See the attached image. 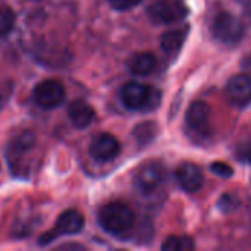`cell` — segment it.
I'll list each match as a JSON object with an SVG mask.
<instances>
[{"label": "cell", "instance_id": "15", "mask_svg": "<svg viewBox=\"0 0 251 251\" xmlns=\"http://www.w3.org/2000/svg\"><path fill=\"white\" fill-rule=\"evenodd\" d=\"M34 143H35V137H34L32 132L25 131V132L19 134V135L10 143L12 156H13V157H15V156H21L22 153L31 150L32 146H34Z\"/></svg>", "mask_w": 251, "mask_h": 251}, {"label": "cell", "instance_id": "8", "mask_svg": "<svg viewBox=\"0 0 251 251\" xmlns=\"http://www.w3.org/2000/svg\"><path fill=\"white\" fill-rule=\"evenodd\" d=\"M121 153V144L112 134L103 132L93 138L90 144V156L100 163H106L118 157Z\"/></svg>", "mask_w": 251, "mask_h": 251}, {"label": "cell", "instance_id": "5", "mask_svg": "<svg viewBox=\"0 0 251 251\" xmlns=\"http://www.w3.org/2000/svg\"><path fill=\"white\" fill-rule=\"evenodd\" d=\"M84 224H85L84 216L79 212H76V210H66L56 221L53 231L44 234L40 238V244L41 246L49 244L53 240H56V237H60V235H74V234H78V232L82 231Z\"/></svg>", "mask_w": 251, "mask_h": 251}, {"label": "cell", "instance_id": "3", "mask_svg": "<svg viewBox=\"0 0 251 251\" xmlns=\"http://www.w3.org/2000/svg\"><path fill=\"white\" fill-rule=\"evenodd\" d=\"M210 31L216 40L225 44H235L244 35V25L231 12L221 10L213 16L210 22Z\"/></svg>", "mask_w": 251, "mask_h": 251}, {"label": "cell", "instance_id": "6", "mask_svg": "<svg viewBox=\"0 0 251 251\" xmlns=\"http://www.w3.org/2000/svg\"><path fill=\"white\" fill-rule=\"evenodd\" d=\"M165 178L163 166L159 162H149L143 165L135 175V187L144 196H150L159 190Z\"/></svg>", "mask_w": 251, "mask_h": 251}, {"label": "cell", "instance_id": "10", "mask_svg": "<svg viewBox=\"0 0 251 251\" xmlns=\"http://www.w3.org/2000/svg\"><path fill=\"white\" fill-rule=\"evenodd\" d=\"M185 121L187 125L200 134H204L209 131V125H210V107L207 103L197 100L194 103L190 104L187 115H185Z\"/></svg>", "mask_w": 251, "mask_h": 251}, {"label": "cell", "instance_id": "14", "mask_svg": "<svg viewBox=\"0 0 251 251\" xmlns=\"http://www.w3.org/2000/svg\"><path fill=\"white\" fill-rule=\"evenodd\" d=\"M188 35V26L184 28H176L166 31L160 37V47L165 53L168 54H175L179 51V49L184 46V41Z\"/></svg>", "mask_w": 251, "mask_h": 251}, {"label": "cell", "instance_id": "24", "mask_svg": "<svg viewBox=\"0 0 251 251\" xmlns=\"http://www.w3.org/2000/svg\"><path fill=\"white\" fill-rule=\"evenodd\" d=\"M3 107V97H1V94H0V109Z\"/></svg>", "mask_w": 251, "mask_h": 251}, {"label": "cell", "instance_id": "22", "mask_svg": "<svg viewBox=\"0 0 251 251\" xmlns=\"http://www.w3.org/2000/svg\"><path fill=\"white\" fill-rule=\"evenodd\" d=\"M235 1L241 6L243 12L246 13V16L251 21V0H235Z\"/></svg>", "mask_w": 251, "mask_h": 251}, {"label": "cell", "instance_id": "21", "mask_svg": "<svg viewBox=\"0 0 251 251\" xmlns=\"http://www.w3.org/2000/svg\"><path fill=\"white\" fill-rule=\"evenodd\" d=\"M141 0H109L110 6L116 10H128L135 7Z\"/></svg>", "mask_w": 251, "mask_h": 251}, {"label": "cell", "instance_id": "23", "mask_svg": "<svg viewBox=\"0 0 251 251\" xmlns=\"http://www.w3.org/2000/svg\"><path fill=\"white\" fill-rule=\"evenodd\" d=\"M241 65H243L244 71H247L249 74H251V54H249V56H246V57L243 59Z\"/></svg>", "mask_w": 251, "mask_h": 251}, {"label": "cell", "instance_id": "2", "mask_svg": "<svg viewBox=\"0 0 251 251\" xmlns=\"http://www.w3.org/2000/svg\"><path fill=\"white\" fill-rule=\"evenodd\" d=\"M121 100L129 110L151 112L160 103V91L151 85L129 81L121 88Z\"/></svg>", "mask_w": 251, "mask_h": 251}, {"label": "cell", "instance_id": "7", "mask_svg": "<svg viewBox=\"0 0 251 251\" xmlns=\"http://www.w3.org/2000/svg\"><path fill=\"white\" fill-rule=\"evenodd\" d=\"M34 101L43 109L57 107L65 99V87L56 79L41 81L34 88Z\"/></svg>", "mask_w": 251, "mask_h": 251}, {"label": "cell", "instance_id": "12", "mask_svg": "<svg viewBox=\"0 0 251 251\" xmlns=\"http://www.w3.org/2000/svg\"><path fill=\"white\" fill-rule=\"evenodd\" d=\"M68 118L75 128H87L96 118L94 109L84 100H74L68 106Z\"/></svg>", "mask_w": 251, "mask_h": 251}, {"label": "cell", "instance_id": "11", "mask_svg": "<svg viewBox=\"0 0 251 251\" xmlns=\"http://www.w3.org/2000/svg\"><path fill=\"white\" fill-rule=\"evenodd\" d=\"M176 181L187 193H196L203 187V175L194 163H182L176 169Z\"/></svg>", "mask_w": 251, "mask_h": 251}, {"label": "cell", "instance_id": "16", "mask_svg": "<svg viewBox=\"0 0 251 251\" xmlns=\"http://www.w3.org/2000/svg\"><path fill=\"white\" fill-rule=\"evenodd\" d=\"M196 244L190 237H178V235H172L169 238L165 240V243L162 244V250L163 251H191L194 250Z\"/></svg>", "mask_w": 251, "mask_h": 251}, {"label": "cell", "instance_id": "9", "mask_svg": "<svg viewBox=\"0 0 251 251\" xmlns=\"http://www.w3.org/2000/svg\"><path fill=\"white\" fill-rule=\"evenodd\" d=\"M226 97L235 107H246L251 103V78L249 75H234L226 84Z\"/></svg>", "mask_w": 251, "mask_h": 251}, {"label": "cell", "instance_id": "19", "mask_svg": "<svg viewBox=\"0 0 251 251\" xmlns=\"http://www.w3.org/2000/svg\"><path fill=\"white\" fill-rule=\"evenodd\" d=\"M210 171L213 174H216L218 176H221V178H231L234 175L232 168L228 163H224V162H213L210 165Z\"/></svg>", "mask_w": 251, "mask_h": 251}, {"label": "cell", "instance_id": "18", "mask_svg": "<svg viewBox=\"0 0 251 251\" xmlns=\"http://www.w3.org/2000/svg\"><path fill=\"white\" fill-rule=\"evenodd\" d=\"M237 157L238 160L251 163V137L246 138L237 146Z\"/></svg>", "mask_w": 251, "mask_h": 251}, {"label": "cell", "instance_id": "13", "mask_svg": "<svg viewBox=\"0 0 251 251\" xmlns=\"http://www.w3.org/2000/svg\"><path fill=\"white\" fill-rule=\"evenodd\" d=\"M156 57L153 53L149 51H140L131 56L128 60V69L132 75L137 76H146L150 75L156 69Z\"/></svg>", "mask_w": 251, "mask_h": 251}, {"label": "cell", "instance_id": "4", "mask_svg": "<svg viewBox=\"0 0 251 251\" xmlns=\"http://www.w3.org/2000/svg\"><path fill=\"white\" fill-rule=\"evenodd\" d=\"M190 9L184 0H156L149 9L147 15L154 24H174L182 21Z\"/></svg>", "mask_w": 251, "mask_h": 251}, {"label": "cell", "instance_id": "1", "mask_svg": "<svg viewBox=\"0 0 251 251\" xmlns=\"http://www.w3.org/2000/svg\"><path fill=\"white\" fill-rule=\"evenodd\" d=\"M134 212L124 203L113 201L103 206L99 212L100 226L110 235L125 237L134 226Z\"/></svg>", "mask_w": 251, "mask_h": 251}, {"label": "cell", "instance_id": "20", "mask_svg": "<svg viewBox=\"0 0 251 251\" xmlns=\"http://www.w3.org/2000/svg\"><path fill=\"white\" fill-rule=\"evenodd\" d=\"M238 200L234 197V196H231V194H225V196H222L221 197V200H219V203H218V206H219V209L224 212V213H228V212H232V210H235L237 207H238Z\"/></svg>", "mask_w": 251, "mask_h": 251}, {"label": "cell", "instance_id": "17", "mask_svg": "<svg viewBox=\"0 0 251 251\" xmlns=\"http://www.w3.org/2000/svg\"><path fill=\"white\" fill-rule=\"evenodd\" d=\"M16 16L12 9L1 7L0 9V37H6L15 28Z\"/></svg>", "mask_w": 251, "mask_h": 251}]
</instances>
